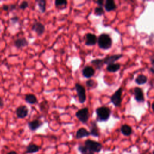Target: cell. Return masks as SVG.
Returning a JSON list of instances; mask_svg holds the SVG:
<instances>
[{
	"mask_svg": "<svg viewBox=\"0 0 154 154\" xmlns=\"http://www.w3.org/2000/svg\"><path fill=\"white\" fill-rule=\"evenodd\" d=\"M104 13V10L103 9L102 7L98 6L95 8L94 9V14L97 16H101Z\"/></svg>",
	"mask_w": 154,
	"mask_h": 154,
	"instance_id": "4316f807",
	"label": "cell"
},
{
	"mask_svg": "<svg viewBox=\"0 0 154 154\" xmlns=\"http://www.w3.org/2000/svg\"><path fill=\"white\" fill-rule=\"evenodd\" d=\"M121 132L122 133L126 136H129L132 133V128L131 126H129V125L125 124L123 125L121 127Z\"/></svg>",
	"mask_w": 154,
	"mask_h": 154,
	"instance_id": "ffe728a7",
	"label": "cell"
},
{
	"mask_svg": "<svg viewBox=\"0 0 154 154\" xmlns=\"http://www.w3.org/2000/svg\"><path fill=\"white\" fill-rule=\"evenodd\" d=\"M4 105V101L2 100V99L0 97V108L2 107Z\"/></svg>",
	"mask_w": 154,
	"mask_h": 154,
	"instance_id": "836d02e7",
	"label": "cell"
},
{
	"mask_svg": "<svg viewBox=\"0 0 154 154\" xmlns=\"http://www.w3.org/2000/svg\"><path fill=\"white\" fill-rule=\"evenodd\" d=\"M96 2L100 6V7H102L103 4V0H99L96 1Z\"/></svg>",
	"mask_w": 154,
	"mask_h": 154,
	"instance_id": "d6a6232c",
	"label": "cell"
},
{
	"mask_svg": "<svg viewBox=\"0 0 154 154\" xmlns=\"http://www.w3.org/2000/svg\"><path fill=\"white\" fill-rule=\"evenodd\" d=\"M91 63L92 64H93L96 69H100L102 68V67L103 66V65L104 64L103 63V60L102 59H95L91 61Z\"/></svg>",
	"mask_w": 154,
	"mask_h": 154,
	"instance_id": "603a6c76",
	"label": "cell"
},
{
	"mask_svg": "<svg viewBox=\"0 0 154 154\" xmlns=\"http://www.w3.org/2000/svg\"><path fill=\"white\" fill-rule=\"evenodd\" d=\"M97 43L100 48L108 49L112 46V40L109 35L102 34L97 38Z\"/></svg>",
	"mask_w": 154,
	"mask_h": 154,
	"instance_id": "6da1fadb",
	"label": "cell"
},
{
	"mask_svg": "<svg viewBox=\"0 0 154 154\" xmlns=\"http://www.w3.org/2000/svg\"><path fill=\"white\" fill-rule=\"evenodd\" d=\"M75 89L77 92L79 102L81 103H84L86 100V94L85 88L79 83L75 84Z\"/></svg>",
	"mask_w": 154,
	"mask_h": 154,
	"instance_id": "8992f818",
	"label": "cell"
},
{
	"mask_svg": "<svg viewBox=\"0 0 154 154\" xmlns=\"http://www.w3.org/2000/svg\"><path fill=\"white\" fill-rule=\"evenodd\" d=\"M76 116L81 122L83 123H87L89 119V111L88 108L85 107L78 110L76 112Z\"/></svg>",
	"mask_w": 154,
	"mask_h": 154,
	"instance_id": "277c9868",
	"label": "cell"
},
{
	"mask_svg": "<svg viewBox=\"0 0 154 154\" xmlns=\"http://www.w3.org/2000/svg\"><path fill=\"white\" fill-rule=\"evenodd\" d=\"M2 9H3L4 11H8V10H10V9H9V5L4 4V5L2 6Z\"/></svg>",
	"mask_w": 154,
	"mask_h": 154,
	"instance_id": "4dcf8cb0",
	"label": "cell"
},
{
	"mask_svg": "<svg viewBox=\"0 0 154 154\" xmlns=\"http://www.w3.org/2000/svg\"><path fill=\"white\" fill-rule=\"evenodd\" d=\"M82 75L84 77L89 78L93 76L94 74V70L92 67L90 66H85L82 71Z\"/></svg>",
	"mask_w": 154,
	"mask_h": 154,
	"instance_id": "9a60e30c",
	"label": "cell"
},
{
	"mask_svg": "<svg viewBox=\"0 0 154 154\" xmlns=\"http://www.w3.org/2000/svg\"><path fill=\"white\" fill-rule=\"evenodd\" d=\"M90 135H91L92 136L97 137L99 135V130L96 125V123L95 122H92L91 123V126L90 127Z\"/></svg>",
	"mask_w": 154,
	"mask_h": 154,
	"instance_id": "e0dca14e",
	"label": "cell"
},
{
	"mask_svg": "<svg viewBox=\"0 0 154 154\" xmlns=\"http://www.w3.org/2000/svg\"><path fill=\"white\" fill-rule=\"evenodd\" d=\"M97 42L96 36L91 33H87L85 35V45L87 46L94 45Z\"/></svg>",
	"mask_w": 154,
	"mask_h": 154,
	"instance_id": "30bf717a",
	"label": "cell"
},
{
	"mask_svg": "<svg viewBox=\"0 0 154 154\" xmlns=\"http://www.w3.org/2000/svg\"><path fill=\"white\" fill-rule=\"evenodd\" d=\"M152 108L153 109V111L154 112V102L152 103Z\"/></svg>",
	"mask_w": 154,
	"mask_h": 154,
	"instance_id": "74e56055",
	"label": "cell"
},
{
	"mask_svg": "<svg viewBox=\"0 0 154 154\" xmlns=\"http://www.w3.org/2000/svg\"><path fill=\"white\" fill-rule=\"evenodd\" d=\"M16 115L18 118L23 119L27 116L28 114V109L25 105H21L17 108L16 111Z\"/></svg>",
	"mask_w": 154,
	"mask_h": 154,
	"instance_id": "ba28073f",
	"label": "cell"
},
{
	"mask_svg": "<svg viewBox=\"0 0 154 154\" xmlns=\"http://www.w3.org/2000/svg\"><path fill=\"white\" fill-rule=\"evenodd\" d=\"M37 3L38 5V7L39 8L40 11L42 13H44L46 11V2L45 0H38L37 1Z\"/></svg>",
	"mask_w": 154,
	"mask_h": 154,
	"instance_id": "cb8c5ba5",
	"label": "cell"
},
{
	"mask_svg": "<svg viewBox=\"0 0 154 154\" xmlns=\"http://www.w3.org/2000/svg\"><path fill=\"white\" fill-rule=\"evenodd\" d=\"M96 112L98 121H106L109 118L111 110L108 107L101 106L96 109Z\"/></svg>",
	"mask_w": 154,
	"mask_h": 154,
	"instance_id": "7a4b0ae2",
	"label": "cell"
},
{
	"mask_svg": "<svg viewBox=\"0 0 154 154\" xmlns=\"http://www.w3.org/2000/svg\"><path fill=\"white\" fill-rule=\"evenodd\" d=\"M84 146L91 152L93 153H98L99 152L102 148V144L96 141L91 140H87L84 142Z\"/></svg>",
	"mask_w": 154,
	"mask_h": 154,
	"instance_id": "3957f363",
	"label": "cell"
},
{
	"mask_svg": "<svg viewBox=\"0 0 154 154\" xmlns=\"http://www.w3.org/2000/svg\"><path fill=\"white\" fill-rule=\"evenodd\" d=\"M151 63H152V64L153 65V67H154V58H151Z\"/></svg>",
	"mask_w": 154,
	"mask_h": 154,
	"instance_id": "d590c367",
	"label": "cell"
},
{
	"mask_svg": "<svg viewBox=\"0 0 154 154\" xmlns=\"http://www.w3.org/2000/svg\"><path fill=\"white\" fill-rule=\"evenodd\" d=\"M7 154H17V153L15 152V151H10V152H9L8 153H7Z\"/></svg>",
	"mask_w": 154,
	"mask_h": 154,
	"instance_id": "e575fe53",
	"label": "cell"
},
{
	"mask_svg": "<svg viewBox=\"0 0 154 154\" xmlns=\"http://www.w3.org/2000/svg\"><path fill=\"white\" fill-rule=\"evenodd\" d=\"M67 4V1L66 0H56L55 1V5L57 7H65Z\"/></svg>",
	"mask_w": 154,
	"mask_h": 154,
	"instance_id": "484cf974",
	"label": "cell"
},
{
	"mask_svg": "<svg viewBox=\"0 0 154 154\" xmlns=\"http://www.w3.org/2000/svg\"><path fill=\"white\" fill-rule=\"evenodd\" d=\"M42 124L43 123L40 122L39 120L35 119V120H33L32 121L29 122L28 123V126L30 130L35 131L37 129H38L42 125Z\"/></svg>",
	"mask_w": 154,
	"mask_h": 154,
	"instance_id": "8fae6325",
	"label": "cell"
},
{
	"mask_svg": "<svg viewBox=\"0 0 154 154\" xmlns=\"http://www.w3.org/2000/svg\"><path fill=\"white\" fill-rule=\"evenodd\" d=\"M14 45L17 48H21L28 45V41L25 38H18L14 40Z\"/></svg>",
	"mask_w": 154,
	"mask_h": 154,
	"instance_id": "2e32d148",
	"label": "cell"
},
{
	"mask_svg": "<svg viewBox=\"0 0 154 154\" xmlns=\"http://www.w3.org/2000/svg\"><path fill=\"white\" fill-rule=\"evenodd\" d=\"M11 22H13V23H16L18 20H19V17H17V16H14V17H11Z\"/></svg>",
	"mask_w": 154,
	"mask_h": 154,
	"instance_id": "f546056e",
	"label": "cell"
},
{
	"mask_svg": "<svg viewBox=\"0 0 154 154\" xmlns=\"http://www.w3.org/2000/svg\"><path fill=\"white\" fill-rule=\"evenodd\" d=\"M28 7V2L27 1H22L20 4L19 5V8L22 9V10H24L26 8H27Z\"/></svg>",
	"mask_w": 154,
	"mask_h": 154,
	"instance_id": "f1b7e54d",
	"label": "cell"
},
{
	"mask_svg": "<svg viewBox=\"0 0 154 154\" xmlns=\"http://www.w3.org/2000/svg\"><path fill=\"white\" fill-rule=\"evenodd\" d=\"M25 101L29 104H35L37 102L36 96L33 94H27L25 97Z\"/></svg>",
	"mask_w": 154,
	"mask_h": 154,
	"instance_id": "d6986e66",
	"label": "cell"
},
{
	"mask_svg": "<svg viewBox=\"0 0 154 154\" xmlns=\"http://www.w3.org/2000/svg\"><path fill=\"white\" fill-rule=\"evenodd\" d=\"M123 88L120 87L111 97V102L115 106H120L122 103V94Z\"/></svg>",
	"mask_w": 154,
	"mask_h": 154,
	"instance_id": "5b68a950",
	"label": "cell"
},
{
	"mask_svg": "<svg viewBox=\"0 0 154 154\" xmlns=\"http://www.w3.org/2000/svg\"><path fill=\"white\" fill-rule=\"evenodd\" d=\"M122 56L123 55L121 54H116V55L108 56V57H105L104 59H103V63L108 64V65L114 64V62H116V61L119 60L121 57H122Z\"/></svg>",
	"mask_w": 154,
	"mask_h": 154,
	"instance_id": "9c48e42d",
	"label": "cell"
},
{
	"mask_svg": "<svg viewBox=\"0 0 154 154\" xmlns=\"http://www.w3.org/2000/svg\"><path fill=\"white\" fill-rule=\"evenodd\" d=\"M41 147L37 144L31 143L27 146L25 153L27 154H32L38 152L40 150Z\"/></svg>",
	"mask_w": 154,
	"mask_h": 154,
	"instance_id": "7c38bea8",
	"label": "cell"
},
{
	"mask_svg": "<svg viewBox=\"0 0 154 154\" xmlns=\"http://www.w3.org/2000/svg\"><path fill=\"white\" fill-rule=\"evenodd\" d=\"M90 135V132H88L85 128H81L79 129H78L76 133V138L80 139L84 137H88Z\"/></svg>",
	"mask_w": 154,
	"mask_h": 154,
	"instance_id": "5bb4252c",
	"label": "cell"
},
{
	"mask_svg": "<svg viewBox=\"0 0 154 154\" xmlns=\"http://www.w3.org/2000/svg\"><path fill=\"white\" fill-rule=\"evenodd\" d=\"M105 8L106 11H110L116 8V5L113 0H106L105 4Z\"/></svg>",
	"mask_w": 154,
	"mask_h": 154,
	"instance_id": "ac0fdd59",
	"label": "cell"
},
{
	"mask_svg": "<svg viewBox=\"0 0 154 154\" xmlns=\"http://www.w3.org/2000/svg\"><path fill=\"white\" fill-rule=\"evenodd\" d=\"M96 84H97L95 82V81L91 79H89L86 81V85L88 87H95Z\"/></svg>",
	"mask_w": 154,
	"mask_h": 154,
	"instance_id": "83f0119b",
	"label": "cell"
},
{
	"mask_svg": "<svg viewBox=\"0 0 154 154\" xmlns=\"http://www.w3.org/2000/svg\"><path fill=\"white\" fill-rule=\"evenodd\" d=\"M147 81V78L144 75H138L135 79V82L139 85H142L146 83Z\"/></svg>",
	"mask_w": 154,
	"mask_h": 154,
	"instance_id": "7402d4cb",
	"label": "cell"
},
{
	"mask_svg": "<svg viewBox=\"0 0 154 154\" xmlns=\"http://www.w3.org/2000/svg\"><path fill=\"white\" fill-rule=\"evenodd\" d=\"M16 5L15 4H10V5H9V9H10V11L14 10L16 8Z\"/></svg>",
	"mask_w": 154,
	"mask_h": 154,
	"instance_id": "1f68e13d",
	"label": "cell"
},
{
	"mask_svg": "<svg viewBox=\"0 0 154 154\" xmlns=\"http://www.w3.org/2000/svg\"><path fill=\"white\" fill-rule=\"evenodd\" d=\"M150 70L152 73H154V67H152V68H150Z\"/></svg>",
	"mask_w": 154,
	"mask_h": 154,
	"instance_id": "8d00e7d4",
	"label": "cell"
},
{
	"mask_svg": "<svg viewBox=\"0 0 154 154\" xmlns=\"http://www.w3.org/2000/svg\"><path fill=\"white\" fill-rule=\"evenodd\" d=\"M31 29L36 32L38 35H41L45 31V25L39 22H35L33 23Z\"/></svg>",
	"mask_w": 154,
	"mask_h": 154,
	"instance_id": "52a82bcc",
	"label": "cell"
},
{
	"mask_svg": "<svg viewBox=\"0 0 154 154\" xmlns=\"http://www.w3.org/2000/svg\"><path fill=\"white\" fill-rule=\"evenodd\" d=\"M120 68V65L117 63H114L107 66L106 70L110 72H116L118 71Z\"/></svg>",
	"mask_w": 154,
	"mask_h": 154,
	"instance_id": "44dd1931",
	"label": "cell"
},
{
	"mask_svg": "<svg viewBox=\"0 0 154 154\" xmlns=\"http://www.w3.org/2000/svg\"><path fill=\"white\" fill-rule=\"evenodd\" d=\"M78 150L81 154H94L93 152L89 150L85 146H79L78 147Z\"/></svg>",
	"mask_w": 154,
	"mask_h": 154,
	"instance_id": "d4e9b609",
	"label": "cell"
},
{
	"mask_svg": "<svg viewBox=\"0 0 154 154\" xmlns=\"http://www.w3.org/2000/svg\"><path fill=\"white\" fill-rule=\"evenodd\" d=\"M134 96L135 99L137 102H142L144 100L143 92L142 90L139 87H135L134 88Z\"/></svg>",
	"mask_w": 154,
	"mask_h": 154,
	"instance_id": "4fadbf2b",
	"label": "cell"
},
{
	"mask_svg": "<svg viewBox=\"0 0 154 154\" xmlns=\"http://www.w3.org/2000/svg\"><path fill=\"white\" fill-rule=\"evenodd\" d=\"M153 154H154V150H153Z\"/></svg>",
	"mask_w": 154,
	"mask_h": 154,
	"instance_id": "f35d334b",
	"label": "cell"
}]
</instances>
